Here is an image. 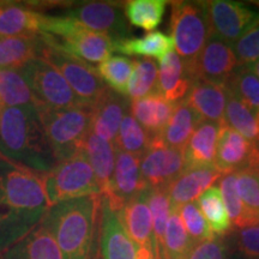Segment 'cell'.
Here are the masks:
<instances>
[{
  "instance_id": "6da1fadb",
  "label": "cell",
  "mask_w": 259,
  "mask_h": 259,
  "mask_svg": "<svg viewBox=\"0 0 259 259\" xmlns=\"http://www.w3.org/2000/svg\"><path fill=\"white\" fill-rule=\"evenodd\" d=\"M50 208L42 174L0 157V253L40 225Z\"/></svg>"
},
{
  "instance_id": "3957f363",
  "label": "cell",
  "mask_w": 259,
  "mask_h": 259,
  "mask_svg": "<svg viewBox=\"0 0 259 259\" xmlns=\"http://www.w3.org/2000/svg\"><path fill=\"white\" fill-rule=\"evenodd\" d=\"M0 157L37 174H46L56 166L36 106L3 107Z\"/></svg>"
},
{
  "instance_id": "484cf974",
  "label": "cell",
  "mask_w": 259,
  "mask_h": 259,
  "mask_svg": "<svg viewBox=\"0 0 259 259\" xmlns=\"http://www.w3.org/2000/svg\"><path fill=\"white\" fill-rule=\"evenodd\" d=\"M82 150L88 158L95 174L97 184H99L101 194L105 193L111 183L113 170L115 164V147L114 143L107 142L105 139L97 137L95 134L90 132Z\"/></svg>"
},
{
  "instance_id": "60d3db41",
  "label": "cell",
  "mask_w": 259,
  "mask_h": 259,
  "mask_svg": "<svg viewBox=\"0 0 259 259\" xmlns=\"http://www.w3.org/2000/svg\"><path fill=\"white\" fill-rule=\"evenodd\" d=\"M239 66L259 60V23L246 31L232 46Z\"/></svg>"
},
{
  "instance_id": "74e56055",
  "label": "cell",
  "mask_w": 259,
  "mask_h": 259,
  "mask_svg": "<svg viewBox=\"0 0 259 259\" xmlns=\"http://www.w3.org/2000/svg\"><path fill=\"white\" fill-rule=\"evenodd\" d=\"M228 92L259 112V78L247 66H238L226 84Z\"/></svg>"
},
{
  "instance_id": "4316f807",
  "label": "cell",
  "mask_w": 259,
  "mask_h": 259,
  "mask_svg": "<svg viewBox=\"0 0 259 259\" xmlns=\"http://www.w3.org/2000/svg\"><path fill=\"white\" fill-rule=\"evenodd\" d=\"M174 50L173 38L162 31H153L142 37L124 38L114 42V52L125 56H141L155 58L160 61Z\"/></svg>"
},
{
  "instance_id": "f35d334b",
  "label": "cell",
  "mask_w": 259,
  "mask_h": 259,
  "mask_svg": "<svg viewBox=\"0 0 259 259\" xmlns=\"http://www.w3.org/2000/svg\"><path fill=\"white\" fill-rule=\"evenodd\" d=\"M236 191L245 208L259 222V167L235 173Z\"/></svg>"
},
{
  "instance_id": "8d00e7d4",
  "label": "cell",
  "mask_w": 259,
  "mask_h": 259,
  "mask_svg": "<svg viewBox=\"0 0 259 259\" xmlns=\"http://www.w3.org/2000/svg\"><path fill=\"white\" fill-rule=\"evenodd\" d=\"M193 242L181 222L177 209L170 208L166 234H164L163 259H189Z\"/></svg>"
},
{
  "instance_id": "30bf717a",
  "label": "cell",
  "mask_w": 259,
  "mask_h": 259,
  "mask_svg": "<svg viewBox=\"0 0 259 259\" xmlns=\"http://www.w3.org/2000/svg\"><path fill=\"white\" fill-rule=\"evenodd\" d=\"M186 169L183 150L168 147L161 138H151L141 157V173L148 187H168Z\"/></svg>"
},
{
  "instance_id": "7a4b0ae2",
  "label": "cell",
  "mask_w": 259,
  "mask_h": 259,
  "mask_svg": "<svg viewBox=\"0 0 259 259\" xmlns=\"http://www.w3.org/2000/svg\"><path fill=\"white\" fill-rule=\"evenodd\" d=\"M101 194L52 205L42 223L52 233L63 259H95L100 253Z\"/></svg>"
},
{
  "instance_id": "83f0119b",
  "label": "cell",
  "mask_w": 259,
  "mask_h": 259,
  "mask_svg": "<svg viewBox=\"0 0 259 259\" xmlns=\"http://www.w3.org/2000/svg\"><path fill=\"white\" fill-rule=\"evenodd\" d=\"M225 124L259 149V112L250 108L231 93L227 101Z\"/></svg>"
},
{
  "instance_id": "d4e9b609",
  "label": "cell",
  "mask_w": 259,
  "mask_h": 259,
  "mask_svg": "<svg viewBox=\"0 0 259 259\" xmlns=\"http://www.w3.org/2000/svg\"><path fill=\"white\" fill-rule=\"evenodd\" d=\"M44 46L42 35L0 37V70H19L40 57Z\"/></svg>"
},
{
  "instance_id": "ac0fdd59",
  "label": "cell",
  "mask_w": 259,
  "mask_h": 259,
  "mask_svg": "<svg viewBox=\"0 0 259 259\" xmlns=\"http://www.w3.org/2000/svg\"><path fill=\"white\" fill-rule=\"evenodd\" d=\"M120 219L130 239L138 248H148L155 252L153 218L148 204V189L125 204L120 210Z\"/></svg>"
},
{
  "instance_id": "7bdbcfd3",
  "label": "cell",
  "mask_w": 259,
  "mask_h": 259,
  "mask_svg": "<svg viewBox=\"0 0 259 259\" xmlns=\"http://www.w3.org/2000/svg\"><path fill=\"white\" fill-rule=\"evenodd\" d=\"M189 259H227L225 245L219 238L196 242L192 246Z\"/></svg>"
},
{
  "instance_id": "4fadbf2b",
  "label": "cell",
  "mask_w": 259,
  "mask_h": 259,
  "mask_svg": "<svg viewBox=\"0 0 259 259\" xmlns=\"http://www.w3.org/2000/svg\"><path fill=\"white\" fill-rule=\"evenodd\" d=\"M238 60L232 46L211 37L187 71L192 80H203L226 85L236 67Z\"/></svg>"
},
{
  "instance_id": "44dd1931",
  "label": "cell",
  "mask_w": 259,
  "mask_h": 259,
  "mask_svg": "<svg viewBox=\"0 0 259 259\" xmlns=\"http://www.w3.org/2000/svg\"><path fill=\"white\" fill-rule=\"evenodd\" d=\"M2 259H63L52 233L44 223L0 253Z\"/></svg>"
},
{
  "instance_id": "8fae6325",
  "label": "cell",
  "mask_w": 259,
  "mask_h": 259,
  "mask_svg": "<svg viewBox=\"0 0 259 259\" xmlns=\"http://www.w3.org/2000/svg\"><path fill=\"white\" fill-rule=\"evenodd\" d=\"M64 16L74 19L84 28L106 35L114 41L127 38L130 34L122 6L116 3H82L69 10Z\"/></svg>"
},
{
  "instance_id": "e575fe53",
  "label": "cell",
  "mask_w": 259,
  "mask_h": 259,
  "mask_svg": "<svg viewBox=\"0 0 259 259\" xmlns=\"http://www.w3.org/2000/svg\"><path fill=\"white\" fill-rule=\"evenodd\" d=\"M158 69L153 59L134 60V72L128 83L127 96L132 101L158 93Z\"/></svg>"
},
{
  "instance_id": "ba28073f",
  "label": "cell",
  "mask_w": 259,
  "mask_h": 259,
  "mask_svg": "<svg viewBox=\"0 0 259 259\" xmlns=\"http://www.w3.org/2000/svg\"><path fill=\"white\" fill-rule=\"evenodd\" d=\"M27 80L37 109H65L83 106L59 71L42 58L19 69Z\"/></svg>"
},
{
  "instance_id": "603a6c76",
  "label": "cell",
  "mask_w": 259,
  "mask_h": 259,
  "mask_svg": "<svg viewBox=\"0 0 259 259\" xmlns=\"http://www.w3.org/2000/svg\"><path fill=\"white\" fill-rule=\"evenodd\" d=\"M193 80L187 73L184 61L174 51L160 60L158 94L167 101L176 103L187 95Z\"/></svg>"
},
{
  "instance_id": "4dcf8cb0",
  "label": "cell",
  "mask_w": 259,
  "mask_h": 259,
  "mask_svg": "<svg viewBox=\"0 0 259 259\" xmlns=\"http://www.w3.org/2000/svg\"><path fill=\"white\" fill-rule=\"evenodd\" d=\"M198 206L200 212L213 233V235L223 236L231 231L232 226L229 221L228 212L223 203L221 191L219 186L212 185L204 191L198 198Z\"/></svg>"
},
{
  "instance_id": "7402d4cb",
  "label": "cell",
  "mask_w": 259,
  "mask_h": 259,
  "mask_svg": "<svg viewBox=\"0 0 259 259\" xmlns=\"http://www.w3.org/2000/svg\"><path fill=\"white\" fill-rule=\"evenodd\" d=\"M176 103L167 101L160 94H151L143 99L132 101L131 115L137 120L151 138L162 134L169 121Z\"/></svg>"
},
{
  "instance_id": "cb8c5ba5",
  "label": "cell",
  "mask_w": 259,
  "mask_h": 259,
  "mask_svg": "<svg viewBox=\"0 0 259 259\" xmlns=\"http://www.w3.org/2000/svg\"><path fill=\"white\" fill-rule=\"evenodd\" d=\"M200 122L198 114L183 99L176 102L169 121L158 137L168 147L184 151Z\"/></svg>"
},
{
  "instance_id": "ee69618b",
  "label": "cell",
  "mask_w": 259,
  "mask_h": 259,
  "mask_svg": "<svg viewBox=\"0 0 259 259\" xmlns=\"http://www.w3.org/2000/svg\"><path fill=\"white\" fill-rule=\"evenodd\" d=\"M136 259H155L154 252L148 248H138Z\"/></svg>"
},
{
  "instance_id": "9c48e42d",
  "label": "cell",
  "mask_w": 259,
  "mask_h": 259,
  "mask_svg": "<svg viewBox=\"0 0 259 259\" xmlns=\"http://www.w3.org/2000/svg\"><path fill=\"white\" fill-rule=\"evenodd\" d=\"M212 37L233 46L246 31L259 23V12L241 3L211 0L204 3Z\"/></svg>"
},
{
  "instance_id": "8992f818",
  "label": "cell",
  "mask_w": 259,
  "mask_h": 259,
  "mask_svg": "<svg viewBox=\"0 0 259 259\" xmlns=\"http://www.w3.org/2000/svg\"><path fill=\"white\" fill-rule=\"evenodd\" d=\"M45 193L50 206L80 197L101 194L96 177L83 150L58 162L53 169L42 174Z\"/></svg>"
},
{
  "instance_id": "5bb4252c",
  "label": "cell",
  "mask_w": 259,
  "mask_h": 259,
  "mask_svg": "<svg viewBox=\"0 0 259 259\" xmlns=\"http://www.w3.org/2000/svg\"><path fill=\"white\" fill-rule=\"evenodd\" d=\"M215 167L223 176L259 167V149L235 130L223 124L220 131Z\"/></svg>"
},
{
  "instance_id": "ab89813d",
  "label": "cell",
  "mask_w": 259,
  "mask_h": 259,
  "mask_svg": "<svg viewBox=\"0 0 259 259\" xmlns=\"http://www.w3.org/2000/svg\"><path fill=\"white\" fill-rule=\"evenodd\" d=\"M178 212L193 244L216 238L196 202L184 204L178 209Z\"/></svg>"
},
{
  "instance_id": "681fc988",
  "label": "cell",
  "mask_w": 259,
  "mask_h": 259,
  "mask_svg": "<svg viewBox=\"0 0 259 259\" xmlns=\"http://www.w3.org/2000/svg\"><path fill=\"white\" fill-rule=\"evenodd\" d=\"M0 259H2V257H0Z\"/></svg>"
},
{
  "instance_id": "277c9868",
  "label": "cell",
  "mask_w": 259,
  "mask_h": 259,
  "mask_svg": "<svg viewBox=\"0 0 259 259\" xmlns=\"http://www.w3.org/2000/svg\"><path fill=\"white\" fill-rule=\"evenodd\" d=\"M37 112L57 163L82 150L84 142L92 132L93 111L90 107L37 109Z\"/></svg>"
},
{
  "instance_id": "f6af8a7d",
  "label": "cell",
  "mask_w": 259,
  "mask_h": 259,
  "mask_svg": "<svg viewBox=\"0 0 259 259\" xmlns=\"http://www.w3.org/2000/svg\"><path fill=\"white\" fill-rule=\"evenodd\" d=\"M245 66H247L248 69H250L252 72H253L255 76H257L259 78V60L254 61V63H252L250 65H245Z\"/></svg>"
},
{
  "instance_id": "52a82bcc",
  "label": "cell",
  "mask_w": 259,
  "mask_h": 259,
  "mask_svg": "<svg viewBox=\"0 0 259 259\" xmlns=\"http://www.w3.org/2000/svg\"><path fill=\"white\" fill-rule=\"evenodd\" d=\"M42 38H44V46L41 48L38 58H42L52 66L56 67L80 103L92 108L108 89V87L97 73L96 67L76 59L60 51L59 48L54 47L45 38L44 35Z\"/></svg>"
},
{
  "instance_id": "1f68e13d",
  "label": "cell",
  "mask_w": 259,
  "mask_h": 259,
  "mask_svg": "<svg viewBox=\"0 0 259 259\" xmlns=\"http://www.w3.org/2000/svg\"><path fill=\"white\" fill-rule=\"evenodd\" d=\"M167 4L166 0H131L124 6L125 17L135 27L154 30L162 23Z\"/></svg>"
},
{
  "instance_id": "f546056e",
  "label": "cell",
  "mask_w": 259,
  "mask_h": 259,
  "mask_svg": "<svg viewBox=\"0 0 259 259\" xmlns=\"http://www.w3.org/2000/svg\"><path fill=\"white\" fill-rule=\"evenodd\" d=\"M0 106H36L27 80L19 70H0Z\"/></svg>"
},
{
  "instance_id": "7dc6e473",
  "label": "cell",
  "mask_w": 259,
  "mask_h": 259,
  "mask_svg": "<svg viewBox=\"0 0 259 259\" xmlns=\"http://www.w3.org/2000/svg\"><path fill=\"white\" fill-rule=\"evenodd\" d=\"M3 3H4V2H0V6H2V5H3Z\"/></svg>"
},
{
  "instance_id": "5b68a950",
  "label": "cell",
  "mask_w": 259,
  "mask_h": 259,
  "mask_svg": "<svg viewBox=\"0 0 259 259\" xmlns=\"http://www.w3.org/2000/svg\"><path fill=\"white\" fill-rule=\"evenodd\" d=\"M169 29L177 54L189 70L212 37L204 3H171Z\"/></svg>"
},
{
  "instance_id": "d590c367",
  "label": "cell",
  "mask_w": 259,
  "mask_h": 259,
  "mask_svg": "<svg viewBox=\"0 0 259 259\" xmlns=\"http://www.w3.org/2000/svg\"><path fill=\"white\" fill-rule=\"evenodd\" d=\"M151 142V137L138 124L137 120L127 113L122 119L118 136L114 141V147L134 156L141 158Z\"/></svg>"
},
{
  "instance_id": "f1b7e54d",
  "label": "cell",
  "mask_w": 259,
  "mask_h": 259,
  "mask_svg": "<svg viewBox=\"0 0 259 259\" xmlns=\"http://www.w3.org/2000/svg\"><path fill=\"white\" fill-rule=\"evenodd\" d=\"M148 204L153 218L155 259H163L164 234L170 213V200L167 187H148Z\"/></svg>"
},
{
  "instance_id": "d6986e66",
  "label": "cell",
  "mask_w": 259,
  "mask_h": 259,
  "mask_svg": "<svg viewBox=\"0 0 259 259\" xmlns=\"http://www.w3.org/2000/svg\"><path fill=\"white\" fill-rule=\"evenodd\" d=\"M46 15L22 3L4 2L0 6V37L42 34Z\"/></svg>"
},
{
  "instance_id": "d6a6232c",
  "label": "cell",
  "mask_w": 259,
  "mask_h": 259,
  "mask_svg": "<svg viewBox=\"0 0 259 259\" xmlns=\"http://www.w3.org/2000/svg\"><path fill=\"white\" fill-rule=\"evenodd\" d=\"M96 70L109 89L127 97L128 83L134 72V60L122 56H111L99 64Z\"/></svg>"
},
{
  "instance_id": "9a60e30c",
  "label": "cell",
  "mask_w": 259,
  "mask_h": 259,
  "mask_svg": "<svg viewBox=\"0 0 259 259\" xmlns=\"http://www.w3.org/2000/svg\"><path fill=\"white\" fill-rule=\"evenodd\" d=\"M128 99L107 89L92 107V132L97 137L114 143L124 116L128 113Z\"/></svg>"
},
{
  "instance_id": "2e32d148",
  "label": "cell",
  "mask_w": 259,
  "mask_h": 259,
  "mask_svg": "<svg viewBox=\"0 0 259 259\" xmlns=\"http://www.w3.org/2000/svg\"><path fill=\"white\" fill-rule=\"evenodd\" d=\"M229 92L226 85L203 80H194L187 95V105L198 114L202 121L225 122V113Z\"/></svg>"
},
{
  "instance_id": "7c38bea8",
  "label": "cell",
  "mask_w": 259,
  "mask_h": 259,
  "mask_svg": "<svg viewBox=\"0 0 259 259\" xmlns=\"http://www.w3.org/2000/svg\"><path fill=\"white\" fill-rule=\"evenodd\" d=\"M141 173V158L115 148V164L108 189L101 196L115 210L147 190Z\"/></svg>"
},
{
  "instance_id": "b9f144b4",
  "label": "cell",
  "mask_w": 259,
  "mask_h": 259,
  "mask_svg": "<svg viewBox=\"0 0 259 259\" xmlns=\"http://www.w3.org/2000/svg\"><path fill=\"white\" fill-rule=\"evenodd\" d=\"M235 246L242 257L259 259V223L236 229Z\"/></svg>"
},
{
  "instance_id": "ffe728a7",
  "label": "cell",
  "mask_w": 259,
  "mask_h": 259,
  "mask_svg": "<svg viewBox=\"0 0 259 259\" xmlns=\"http://www.w3.org/2000/svg\"><path fill=\"white\" fill-rule=\"evenodd\" d=\"M223 124L225 122L202 121L194 130L184 150L186 169L215 166L220 131Z\"/></svg>"
},
{
  "instance_id": "836d02e7",
  "label": "cell",
  "mask_w": 259,
  "mask_h": 259,
  "mask_svg": "<svg viewBox=\"0 0 259 259\" xmlns=\"http://www.w3.org/2000/svg\"><path fill=\"white\" fill-rule=\"evenodd\" d=\"M219 189L221 191V196L227 212H228L231 226L234 227L235 229H239L242 227L259 223L245 208L244 203L241 202L240 197H239L238 191H236L235 173L223 176L220 180Z\"/></svg>"
},
{
  "instance_id": "bcb514c9",
  "label": "cell",
  "mask_w": 259,
  "mask_h": 259,
  "mask_svg": "<svg viewBox=\"0 0 259 259\" xmlns=\"http://www.w3.org/2000/svg\"><path fill=\"white\" fill-rule=\"evenodd\" d=\"M95 259H103V258L101 257V254H100V253H99V255H97V257H96Z\"/></svg>"
},
{
  "instance_id": "c3c4849f",
  "label": "cell",
  "mask_w": 259,
  "mask_h": 259,
  "mask_svg": "<svg viewBox=\"0 0 259 259\" xmlns=\"http://www.w3.org/2000/svg\"><path fill=\"white\" fill-rule=\"evenodd\" d=\"M0 109H2V106H0Z\"/></svg>"
},
{
  "instance_id": "e0dca14e",
  "label": "cell",
  "mask_w": 259,
  "mask_h": 259,
  "mask_svg": "<svg viewBox=\"0 0 259 259\" xmlns=\"http://www.w3.org/2000/svg\"><path fill=\"white\" fill-rule=\"evenodd\" d=\"M223 174L215 166L202 168H187L167 187L170 208L179 209L184 204L196 202L204 191L213 185Z\"/></svg>"
}]
</instances>
